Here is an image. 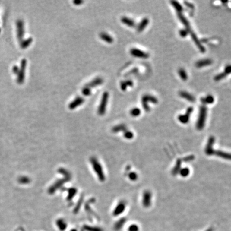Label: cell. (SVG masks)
I'll list each match as a JSON object with an SVG mask.
<instances>
[{"mask_svg":"<svg viewBox=\"0 0 231 231\" xmlns=\"http://www.w3.org/2000/svg\"><path fill=\"white\" fill-rule=\"evenodd\" d=\"M90 162L95 172L97 175L100 180L101 182H104L105 180V176L104 174L103 170L99 162L95 157H92L90 158Z\"/></svg>","mask_w":231,"mask_h":231,"instance_id":"6da1fadb","label":"cell"},{"mask_svg":"<svg viewBox=\"0 0 231 231\" xmlns=\"http://www.w3.org/2000/svg\"><path fill=\"white\" fill-rule=\"evenodd\" d=\"M207 115V109L205 106H202L200 109L198 120L196 123V128L198 130H202L205 125L206 118Z\"/></svg>","mask_w":231,"mask_h":231,"instance_id":"7a4b0ae2","label":"cell"},{"mask_svg":"<svg viewBox=\"0 0 231 231\" xmlns=\"http://www.w3.org/2000/svg\"><path fill=\"white\" fill-rule=\"evenodd\" d=\"M109 96V94L108 92H104L102 96L101 101L97 110V112L100 115H103L106 112V106L108 101Z\"/></svg>","mask_w":231,"mask_h":231,"instance_id":"3957f363","label":"cell"},{"mask_svg":"<svg viewBox=\"0 0 231 231\" xmlns=\"http://www.w3.org/2000/svg\"><path fill=\"white\" fill-rule=\"evenodd\" d=\"M150 102L152 103L156 104L158 102L157 98L150 95H145L142 98V104L144 109L147 111L150 110V108L148 106V102Z\"/></svg>","mask_w":231,"mask_h":231,"instance_id":"277c9868","label":"cell"},{"mask_svg":"<svg viewBox=\"0 0 231 231\" xmlns=\"http://www.w3.org/2000/svg\"><path fill=\"white\" fill-rule=\"evenodd\" d=\"M26 63H27L26 59H23L21 61V68L19 69V72L18 73V79H17V81L19 84H22L24 82Z\"/></svg>","mask_w":231,"mask_h":231,"instance_id":"5b68a950","label":"cell"},{"mask_svg":"<svg viewBox=\"0 0 231 231\" xmlns=\"http://www.w3.org/2000/svg\"><path fill=\"white\" fill-rule=\"evenodd\" d=\"M130 53L132 55V56L138 57V58H140V59H148L149 55L148 53L144 52L142 50L137 49V48H132L130 50Z\"/></svg>","mask_w":231,"mask_h":231,"instance_id":"8992f818","label":"cell"},{"mask_svg":"<svg viewBox=\"0 0 231 231\" xmlns=\"http://www.w3.org/2000/svg\"><path fill=\"white\" fill-rule=\"evenodd\" d=\"M193 111V108L190 106L187 110L186 112L185 115L179 116L178 117V120H179L180 122L182 123V124H186L188 123L189 120V118L191 113Z\"/></svg>","mask_w":231,"mask_h":231,"instance_id":"52a82bcc","label":"cell"},{"mask_svg":"<svg viewBox=\"0 0 231 231\" xmlns=\"http://www.w3.org/2000/svg\"><path fill=\"white\" fill-rule=\"evenodd\" d=\"M17 36L19 41H22L24 35V23L21 20H18L17 22Z\"/></svg>","mask_w":231,"mask_h":231,"instance_id":"ba28073f","label":"cell"},{"mask_svg":"<svg viewBox=\"0 0 231 231\" xmlns=\"http://www.w3.org/2000/svg\"><path fill=\"white\" fill-rule=\"evenodd\" d=\"M189 33H190L191 38H192V40H193L194 43H195V44L196 45V46L198 48V49L200 50L201 52H204L205 51V48L204 47L203 45L201 44L200 40H198L197 36H196L195 34L194 33L193 31H192V30H190L189 31Z\"/></svg>","mask_w":231,"mask_h":231,"instance_id":"9c48e42d","label":"cell"},{"mask_svg":"<svg viewBox=\"0 0 231 231\" xmlns=\"http://www.w3.org/2000/svg\"><path fill=\"white\" fill-rule=\"evenodd\" d=\"M85 100L84 98L81 97H76L73 101L71 102L70 104L68 105V108L71 110H73L74 109L77 108L78 106H80V105L83 104Z\"/></svg>","mask_w":231,"mask_h":231,"instance_id":"30bf717a","label":"cell"},{"mask_svg":"<svg viewBox=\"0 0 231 231\" xmlns=\"http://www.w3.org/2000/svg\"><path fill=\"white\" fill-rule=\"evenodd\" d=\"M151 193L149 191H146L143 195V204L144 207H149L151 204Z\"/></svg>","mask_w":231,"mask_h":231,"instance_id":"8fae6325","label":"cell"},{"mask_svg":"<svg viewBox=\"0 0 231 231\" xmlns=\"http://www.w3.org/2000/svg\"><path fill=\"white\" fill-rule=\"evenodd\" d=\"M70 179H68V178H65V179H63L61 180H59L54 185L52 186L50 188L49 190V192L50 194H53L54 193L55 191H56L57 189H58L59 187H61L63 185V184L65 183V182H68Z\"/></svg>","mask_w":231,"mask_h":231,"instance_id":"7c38bea8","label":"cell"},{"mask_svg":"<svg viewBox=\"0 0 231 231\" xmlns=\"http://www.w3.org/2000/svg\"><path fill=\"white\" fill-rule=\"evenodd\" d=\"M103 83V79L100 77H97L91 81L90 83H88L87 84L85 85V86L90 88V89L92 88L96 87L97 86L101 85Z\"/></svg>","mask_w":231,"mask_h":231,"instance_id":"4fadbf2b","label":"cell"},{"mask_svg":"<svg viewBox=\"0 0 231 231\" xmlns=\"http://www.w3.org/2000/svg\"><path fill=\"white\" fill-rule=\"evenodd\" d=\"M125 207H126V204L125 202L124 201H121L118 203V205H117L115 209L114 210L113 215L117 216L120 215L125 210Z\"/></svg>","mask_w":231,"mask_h":231,"instance_id":"5bb4252c","label":"cell"},{"mask_svg":"<svg viewBox=\"0 0 231 231\" xmlns=\"http://www.w3.org/2000/svg\"><path fill=\"white\" fill-rule=\"evenodd\" d=\"M214 155L217 156H219L221 158H224L226 160H231V153H227L224 151H220V150H217L216 151L214 149H213L212 151L211 155Z\"/></svg>","mask_w":231,"mask_h":231,"instance_id":"9a60e30c","label":"cell"},{"mask_svg":"<svg viewBox=\"0 0 231 231\" xmlns=\"http://www.w3.org/2000/svg\"><path fill=\"white\" fill-rule=\"evenodd\" d=\"M212 63V61L211 59H203L200 60L195 63L196 67L198 68H203L204 66H209Z\"/></svg>","mask_w":231,"mask_h":231,"instance_id":"2e32d148","label":"cell"},{"mask_svg":"<svg viewBox=\"0 0 231 231\" xmlns=\"http://www.w3.org/2000/svg\"><path fill=\"white\" fill-rule=\"evenodd\" d=\"M180 97H182V98L186 100L191 102H194L195 101V98L193 95L191 94L188 92L185 91H182L179 93Z\"/></svg>","mask_w":231,"mask_h":231,"instance_id":"e0dca14e","label":"cell"},{"mask_svg":"<svg viewBox=\"0 0 231 231\" xmlns=\"http://www.w3.org/2000/svg\"><path fill=\"white\" fill-rule=\"evenodd\" d=\"M177 15H178V18L180 19V21H181L182 23L184 24V25L185 26V27H186V29H187L189 32V30H191V27H190V25H189V21H187L186 18L184 16V15L182 14V12L177 13Z\"/></svg>","mask_w":231,"mask_h":231,"instance_id":"ac0fdd59","label":"cell"},{"mask_svg":"<svg viewBox=\"0 0 231 231\" xmlns=\"http://www.w3.org/2000/svg\"><path fill=\"white\" fill-rule=\"evenodd\" d=\"M149 21L148 18H144L142 19L141 22L138 25V26L137 31L139 33L142 32L145 29V28L146 27L147 25H148Z\"/></svg>","mask_w":231,"mask_h":231,"instance_id":"d6986e66","label":"cell"},{"mask_svg":"<svg viewBox=\"0 0 231 231\" xmlns=\"http://www.w3.org/2000/svg\"><path fill=\"white\" fill-rule=\"evenodd\" d=\"M121 21L123 24L130 27H135V23L133 19L128 18L127 17H123L121 18Z\"/></svg>","mask_w":231,"mask_h":231,"instance_id":"ffe728a7","label":"cell"},{"mask_svg":"<svg viewBox=\"0 0 231 231\" xmlns=\"http://www.w3.org/2000/svg\"><path fill=\"white\" fill-rule=\"evenodd\" d=\"M100 37L102 40L108 43H112L113 42V39L111 36L106 32H101L100 34Z\"/></svg>","mask_w":231,"mask_h":231,"instance_id":"44dd1931","label":"cell"},{"mask_svg":"<svg viewBox=\"0 0 231 231\" xmlns=\"http://www.w3.org/2000/svg\"><path fill=\"white\" fill-rule=\"evenodd\" d=\"M133 85V82L131 80L123 81L120 84V88L123 91H126L128 87H131Z\"/></svg>","mask_w":231,"mask_h":231,"instance_id":"7402d4cb","label":"cell"},{"mask_svg":"<svg viewBox=\"0 0 231 231\" xmlns=\"http://www.w3.org/2000/svg\"><path fill=\"white\" fill-rule=\"evenodd\" d=\"M181 166H182V160L180 159H178L177 160L175 167L173 168V169L172 170V174L173 175H176L178 173H179L180 171L181 170Z\"/></svg>","mask_w":231,"mask_h":231,"instance_id":"603a6c76","label":"cell"},{"mask_svg":"<svg viewBox=\"0 0 231 231\" xmlns=\"http://www.w3.org/2000/svg\"><path fill=\"white\" fill-rule=\"evenodd\" d=\"M171 3L175 9L176 10L177 13L182 12V10H183V8H182V5H180L179 3L177 2V1H172L171 2Z\"/></svg>","mask_w":231,"mask_h":231,"instance_id":"cb8c5ba5","label":"cell"},{"mask_svg":"<svg viewBox=\"0 0 231 231\" xmlns=\"http://www.w3.org/2000/svg\"><path fill=\"white\" fill-rule=\"evenodd\" d=\"M201 101L204 104H212L215 101L214 97L212 95H207V97L201 99Z\"/></svg>","mask_w":231,"mask_h":231,"instance_id":"d4e9b609","label":"cell"},{"mask_svg":"<svg viewBox=\"0 0 231 231\" xmlns=\"http://www.w3.org/2000/svg\"><path fill=\"white\" fill-rule=\"evenodd\" d=\"M57 226L61 231H64L66 228V223L63 219H59L57 221Z\"/></svg>","mask_w":231,"mask_h":231,"instance_id":"484cf974","label":"cell"},{"mask_svg":"<svg viewBox=\"0 0 231 231\" xmlns=\"http://www.w3.org/2000/svg\"><path fill=\"white\" fill-rule=\"evenodd\" d=\"M178 74L182 80H184V81L187 80L188 76H187L186 72L184 68H180L179 70H178Z\"/></svg>","mask_w":231,"mask_h":231,"instance_id":"4316f807","label":"cell"},{"mask_svg":"<svg viewBox=\"0 0 231 231\" xmlns=\"http://www.w3.org/2000/svg\"><path fill=\"white\" fill-rule=\"evenodd\" d=\"M32 41H33V39L32 38H29L26 40L23 41L21 43V48L23 49H25V48L28 47V46L31 45Z\"/></svg>","mask_w":231,"mask_h":231,"instance_id":"83f0119b","label":"cell"},{"mask_svg":"<svg viewBox=\"0 0 231 231\" xmlns=\"http://www.w3.org/2000/svg\"><path fill=\"white\" fill-rule=\"evenodd\" d=\"M68 193V200H71L76 195V193H77V189L74 188H71L69 189Z\"/></svg>","mask_w":231,"mask_h":231,"instance_id":"f1b7e54d","label":"cell"},{"mask_svg":"<svg viewBox=\"0 0 231 231\" xmlns=\"http://www.w3.org/2000/svg\"><path fill=\"white\" fill-rule=\"evenodd\" d=\"M126 130V126L124 124H120V125H117L115 127H114L112 131L114 132H119V131H124V132H125Z\"/></svg>","mask_w":231,"mask_h":231,"instance_id":"f546056e","label":"cell"},{"mask_svg":"<svg viewBox=\"0 0 231 231\" xmlns=\"http://www.w3.org/2000/svg\"><path fill=\"white\" fill-rule=\"evenodd\" d=\"M130 113L133 117H138L141 114V111L139 109L134 108L132 109L131 110Z\"/></svg>","mask_w":231,"mask_h":231,"instance_id":"4dcf8cb0","label":"cell"},{"mask_svg":"<svg viewBox=\"0 0 231 231\" xmlns=\"http://www.w3.org/2000/svg\"><path fill=\"white\" fill-rule=\"evenodd\" d=\"M179 173L182 177H187L189 174V170L188 168H184V169L180 170Z\"/></svg>","mask_w":231,"mask_h":231,"instance_id":"1f68e13d","label":"cell"},{"mask_svg":"<svg viewBox=\"0 0 231 231\" xmlns=\"http://www.w3.org/2000/svg\"><path fill=\"white\" fill-rule=\"evenodd\" d=\"M82 93L84 95H85L86 97L90 96V95L91 94V90L90 89V88L85 86L83 88V90H82Z\"/></svg>","mask_w":231,"mask_h":231,"instance_id":"d6a6232c","label":"cell"},{"mask_svg":"<svg viewBox=\"0 0 231 231\" xmlns=\"http://www.w3.org/2000/svg\"><path fill=\"white\" fill-rule=\"evenodd\" d=\"M124 133V136L128 139H131L133 138V133L132 132L128 131H125Z\"/></svg>","mask_w":231,"mask_h":231,"instance_id":"836d02e7","label":"cell"},{"mask_svg":"<svg viewBox=\"0 0 231 231\" xmlns=\"http://www.w3.org/2000/svg\"><path fill=\"white\" fill-rule=\"evenodd\" d=\"M188 33V31L187 29H182L179 31V35L182 38L186 37Z\"/></svg>","mask_w":231,"mask_h":231,"instance_id":"e575fe53","label":"cell"},{"mask_svg":"<svg viewBox=\"0 0 231 231\" xmlns=\"http://www.w3.org/2000/svg\"><path fill=\"white\" fill-rule=\"evenodd\" d=\"M129 178L130 179L133 181H135L138 178V175L135 173V172H131L129 174Z\"/></svg>","mask_w":231,"mask_h":231,"instance_id":"d590c367","label":"cell"},{"mask_svg":"<svg viewBox=\"0 0 231 231\" xmlns=\"http://www.w3.org/2000/svg\"><path fill=\"white\" fill-rule=\"evenodd\" d=\"M224 72L227 76L229 74H231V65H228L227 66H226Z\"/></svg>","mask_w":231,"mask_h":231,"instance_id":"8d00e7d4","label":"cell"},{"mask_svg":"<svg viewBox=\"0 0 231 231\" xmlns=\"http://www.w3.org/2000/svg\"><path fill=\"white\" fill-rule=\"evenodd\" d=\"M124 222H125L124 219H121L119 222H117V227H118V229H120V227H122V226L124 223Z\"/></svg>","mask_w":231,"mask_h":231,"instance_id":"74e56055","label":"cell"},{"mask_svg":"<svg viewBox=\"0 0 231 231\" xmlns=\"http://www.w3.org/2000/svg\"><path fill=\"white\" fill-rule=\"evenodd\" d=\"M194 159V157L193 156L191 155L187 157L186 158H185L184 160L185 161H186V162H189V161H191V160H193Z\"/></svg>","mask_w":231,"mask_h":231,"instance_id":"f35d334b","label":"cell"},{"mask_svg":"<svg viewBox=\"0 0 231 231\" xmlns=\"http://www.w3.org/2000/svg\"><path fill=\"white\" fill-rule=\"evenodd\" d=\"M84 1H80V0H76L73 1V3L76 5H82Z\"/></svg>","mask_w":231,"mask_h":231,"instance_id":"ab89813d","label":"cell"},{"mask_svg":"<svg viewBox=\"0 0 231 231\" xmlns=\"http://www.w3.org/2000/svg\"><path fill=\"white\" fill-rule=\"evenodd\" d=\"M19 68H18L17 66H14V68H13V71H14V73H15V74H18V72H19Z\"/></svg>","mask_w":231,"mask_h":231,"instance_id":"60d3db41","label":"cell"},{"mask_svg":"<svg viewBox=\"0 0 231 231\" xmlns=\"http://www.w3.org/2000/svg\"><path fill=\"white\" fill-rule=\"evenodd\" d=\"M71 231H77L76 230H74V229H73V230H72Z\"/></svg>","mask_w":231,"mask_h":231,"instance_id":"b9f144b4","label":"cell"}]
</instances>
